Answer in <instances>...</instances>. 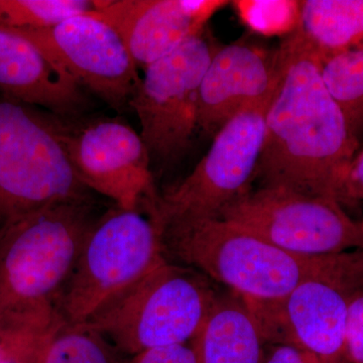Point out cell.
Returning a JSON list of instances; mask_svg holds the SVG:
<instances>
[{
	"instance_id": "6da1fadb",
	"label": "cell",
	"mask_w": 363,
	"mask_h": 363,
	"mask_svg": "<svg viewBox=\"0 0 363 363\" xmlns=\"http://www.w3.org/2000/svg\"><path fill=\"white\" fill-rule=\"evenodd\" d=\"M277 52L281 77L267 109L255 180L342 204L358 138L325 87L321 63L290 37Z\"/></svg>"
},
{
	"instance_id": "7a4b0ae2",
	"label": "cell",
	"mask_w": 363,
	"mask_h": 363,
	"mask_svg": "<svg viewBox=\"0 0 363 363\" xmlns=\"http://www.w3.org/2000/svg\"><path fill=\"white\" fill-rule=\"evenodd\" d=\"M169 262L201 272L248 301L279 300L310 279L363 272V250L307 257L223 219L172 222L162 228Z\"/></svg>"
},
{
	"instance_id": "3957f363",
	"label": "cell",
	"mask_w": 363,
	"mask_h": 363,
	"mask_svg": "<svg viewBox=\"0 0 363 363\" xmlns=\"http://www.w3.org/2000/svg\"><path fill=\"white\" fill-rule=\"evenodd\" d=\"M95 219L90 199L73 200L0 228V318L56 313Z\"/></svg>"
},
{
	"instance_id": "277c9868",
	"label": "cell",
	"mask_w": 363,
	"mask_h": 363,
	"mask_svg": "<svg viewBox=\"0 0 363 363\" xmlns=\"http://www.w3.org/2000/svg\"><path fill=\"white\" fill-rule=\"evenodd\" d=\"M220 293L201 272L166 262L88 320L123 357L191 342Z\"/></svg>"
},
{
	"instance_id": "5b68a950",
	"label": "cell",
	"mask_w": 363,
	"mask_h": 363,
	"mask_svg": "<svg viewBox=\"0 0 363 363\" xmlns=\"http://www.w3.org/2000/svg\"><path fill=\"white\" fill-rule=\"evenodd\" d=\"M168 262L149 215L114 206L95 219L55 307L69 325L84 324Z\"/></svg>"
},
{
	"instance_id": "8992f818",
	"label": "cell",
	"mask_w": 363,
	"mask_h": 363,
	"mask_svg": "<svg viewBox=\"0 0 363 363\" xmlns=\"http://www.w3.org/2000/svg\"><path fill=\"white\" fill-rule=\"evenodd\" d=\"M90 199L48 112L0 95V228L50 205Z\"/></svg>"
},
{
	"instance_id": "52a82bcc",
	"label": "cell",
	"mask_w": 363,
	"mask_h": 363,
	"mask_svg": "<svg viewBox=\"0 0 363 363\" xmlns=\"http://www.w3.org/2000/svg\"><path fill=\"white\" fill-rule=\"evenodd\" d=\"M48 114L72 168L88 190L109 198L121 209L154 217L160 193L140 133L119 118L80 121Z\"/></svg>"
},
{
	"instance_id": "ba28073f",
	"label": "cell",
	"mask_w": 363,
	"mask_h": 363,
	"mask_svg": "<svg viewBox=\"0 0 363 363\" xmlns=\"http://www.w3.org/2000/svg\"><path fill=\"white\" fill-rule=\"evenodd\" d=\"M269 104L240 112L224 124L195 169L160 194L152 219L161 231L172 222L220 219L226 207L252 190Z\"/></svg>"
},
{
	"instance_id": "9c48e42d",
	"label": "cell",
	"mask_w": 363,
	"mask_h": 363,
	"mask_svg": "<svg viewBox=\"0 0 363 363\" xmlns=\"http://www.w3.org/2000/svg\"><path fill=\"white\" fill-rule=\"evenodd\" d=\"M219 48L206 28L145 68L130 108L150 159L168 164L187 150L198 128L203 76Z\"/></svg>"
},
{
	"instance_id": "30bf717a",
	"label": "cell",
	"mask_w": 363,
	"mask_h": 363,
	"mask_svg": "<svg viewBox=\"0 0 363 363\" xmlns=\"http://www.w3.org/2000/svg\"><path fill=\"white\" fill-rule=\"evenodd\" d=\"M220 219L307 257L363 250L362 224L351 219L340 203L290 189L250 190L226 207Z\"/></svg>"
},
{
	"instance_id": "8fae6325",
	"label": "cell",
	"mask_w": 363,
	"mask_h": 363,
	"mask_svg": "<svg viewBox=\"0 0 363 363\" xmlns=\"http://www.w3.org/2000/svg\"><path fill=\"white\" fill-rule=\"evenodd\" d=\"M363 289V272L310 279L279 300L245 301L266 344L309 351L329 363H345L348 307Z\"/></svg>"
},
{
	"instance_id": "7c38bea8",
	"label": "cell",
	"mask_w": 363,
	"mask_h": 363,
	"mask_svg": "<svg viewBox=\"0 0 363 363\" xmlns=\"http://www.w3.org/2000/svg\"><path fill=\"white\" fill-rule=\"evenodd\" d=\"M16 30L56 60L81 87L116 111L130 107L142 78L121 35L108 23L88 13L50 28Z\"/></svg>"
},
{
	"instance_id": "4fadbf2b",
	"label": "cell",
	"mask_w": 363,
	"mask_h": 363,
	"mask_svg": "<svg viewBox=\"0 0 363 363\" xmlns=\"http://www.w3.org/2000/svg\"><path fill=\"white\" fill-rule=\"evenodd\" d=\"M93 16L118 33L136 66L147 68L206 28L225 0L94 1Z\"/></svg>"
},
{
	"instance_id": "5bb4252c",
	"label": "cell",
	"mask_w": 363,
	"mask_h": 363,
	"mask_svg": "<svg viewBox=\"0 0 363 363\" xmlns=\"http://www.w3.org/2000/svg\"><path fill=\"white\" fill-rule=\"evenodd\" d=\"M279 77L277 50L243 42L219 48L200 86L198 128L214 136L240 112L269 104Z\"/></svg>"
},
{
	"instance_id": "9a60e30c",
	"label": "cell",
	"mask_w": 363,
	"mask_h": 363,
	"mask_svg": "<svg viewBox=\"0 0 363 363\" xmlns=\"http://www.w3.org/2000/svg\"><path fill=\"white\" fill-rule=\"evenodd\" d=\"M0 95L64 117L77 116L87 104L84 88L56 60L18 30L4 26Z\"/></svg>"
},
{
	"instance_id": "2e32d148",
	"label": "cell",
	"mask_w": 363,
	"mask_h": 363,
	"mask_svg": "<svg viewBox=\"0 0 363 363\" xmlns=\"http://www.w3.org/2000/svg\"><path fill=\"white\" fill-rule=\"evenodd\" d=\"M198 363H264V343L247 303L221 294L192 341Z\"/></svg>"
},
{
	"instance_id": "e0dca14e",
	"label": "cell",
	"mask_w": 363,
	"mask_h": 363,
	"mask_svg": "<svg viewBox=\"0 0 363 363\" xmlns=\"http://www.w3.org/2000/svg\"><path fill=\"white\" fill-rule=\"evenodd\" d=\"M291 39L320 62L363 48V0H303Z\"/></svg>"
},
{
	"instance_id": "ac0fdd59",
	"label": "cell",
	"mask_w": 363,
	"mask_h": 363,
	"mask_svg": "<svg viewBox=\"0 0 363 363\" xmlns=\"http://www.w3.org/2000/svg\"><path fill=\"white\" fill-rule=\"evenodd\" d=\"M106 339L87 325H69L58 319L48 330L35 363H125Z\"/></svg>"
},
{
	"instance_id": "d6986e66",
	"label": "cell",
	"mask_w": 363,
	"mask_h": 363,
	"mask_svg": "<svg viewBox=\"0 0 363 363\" xmlns=\"http://www.w3.org/2000/svg\"><path fill=\"white\" fill-rule=\"evenodd\" d=\"M321 76L325 87L358 138L363 131V48L325 61L321 64Z\"/></svg>"
},
{
	"instance_id": "ffe728a7",
	"label": "cell",
	"mask_w": 363,
	"mask_h": 363,
	"mask_svg": "<svg viewBox=\"0 0 363 363\" xmlns=\"http://www.w3.org/2000/svg\"><path fill=\"white\" fill-rule=\"evenodd\" d=\"M94 9L90 0H0V26L40 30Z\"/></svg>"
},
{
	"instance_id": "44dd1931",
	"label": "cell",
	"mask_w": 363,
	"mask_h": 363,
	"mask_svg": "<svg viewBox=\"0 0 363 363\" xmlns=\"http://www.w3.org/2000/svg\"><path fill=\"white\" fill-rule=\"evenodd\" d=\"M236 13L253 32L266 37H288L300 18L298 0H235Z\"/></svg>"
},
{
	"instance_id": "7402d4cb",
	"label": "cell",
	"mask_w": 363,
	"mask_h": 363,
	"mask_svg": "<svg viewBox=\"0 0 363 363\" xmlns=\"http://www.w3.org/2000/svg\"><path fill=\"white\" fill-rule=\"evenodd\" d=\"M344 360L345 363H363V289L355 294L348 307Z\"/></svg>"
},
{
	"instance_id": "603a6c76",
	"label": "cell",
	"mask_w": 363,
	"mask_h": 363,
	"mask_svg": "<svg viewBox=\"0 0 363 363\" xmlns=\"http://www.w3.org/2000/svg\"><path fill=\"white\" fill-rule=\"evenodd\" d=\"M125 363H198L192 343L150 348L126 359Z\"/></svg>"
},
{
	"instance_id": "cb8c5ba5",
	"label": "cell",
	"mask_w": 363,
	"mask_h": 363,
	"mask_svg": "<svg viewBox=\"0 0 363 363\" xmlns=\"http://www.w3.org/2000/svg\"><path fill=\"white\" fill-rule=\"evenodd\" d=\"M264 363H329L316 354L285 344H266Z\"/></svg>"
},
{
	"instance_id": "d4e9b609",
	"label": "cell",
	"mask_w": 363,
	"mask_h": 363,
	"mask_svg": "<svg viewBox=\"0 0 363 363\" xmlns=\"http://www.w3.org/2000/svg\"><path fill=\"white\" fill-rule=\"evenodd\" d=\"M363 201V150L353 157L343 185L342 204Z\"/></svg>"
},
{
	"instance_id": "484cf974",
	"label": "cell",
	"mask_w": 363,
	"mask_h": 363,
	"mask_svg": "<svg viewBox=\"0 0 363 363\" xmlns=\"http://www.w3.org/2000/svg\"><path fill=\"white\" fill-rule=\"evenodd\" d=\"M360 224H362V230H363V220L362 222H360Z\"/></svg>"
}]
</instances>
